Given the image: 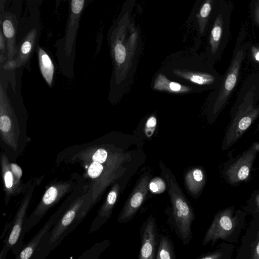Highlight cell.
I'll return each mask as SVG.
<instances>
[{
	"mask_svg": "<svg viewBox=\"0 0 259 259\" xmlns=\"http://www.w3.org/2000/svg\"><path fill=\"white\" fill-rule=\"evenodd\" d=\"M120 186L114 183L109 192L105 202L98 211L97 217L93 222L90 231L99 229L110 217L113 207L119 194Z\"/></svg>",
	"mask_w": 259,
	"mask_h": 259,
	"instance_id": "d6986e66",
	"label": "cell"
},
{
	"mask_svg": "<svg viewBox=\"0 0 259 259\" xmlns=\"http://www.w3.org/2000/svg\"><path fill=\"white\" fill-rule=\"evenodd\" d=\"M37 52L41 74L48 85L51 87L55 71L53 61L48 54L39 46L37 47Z\"/></svg>",
	"mask_w": 259,
	"mask_h": 259,
	"instance_id": "603a6c76",
	"label": "cell"
},
{
	"mask_svg": "<svg viewBox=\"0 0 259 259\" xmlns=\"http://www.w3.org/2000/svg\"><path fill=\"white\" fill-rule=\"evenodd\" d=\"M1 25L7 44L8 61H10L14 59L17 53L16 44L17 29L16 16L9 12H1Z\"/></svg>",
	"mask_w": 259,
	"mask_h": 259,
	"instance_id": "ac0fdd59",
	"label": "cell"
},
{
	"mask_svg": "<svg viewBox=\"0 0 259 259\" xmlns=\"http://www.w3.org/2000/svg\"><path fill=\"white\" fill-rule=\"evenodd\" d=\"M10 163L7 155L5 153H2L1 157V171L4 182L6 204L8 203L12 196L18 195Z\"/></svg>",
	"mask_w": 259,
	"mask_h": 259,
	"instance_id": "44dd1931",
	"label": "cell"
},
{
	"mask_svg": "<svg viewBox=\"0 0 259 259\" xmlns=\"http://www.w3.org/2000/svg\"><path fill=\"white\" fill-rule=\"evenodd\" d=\"M92 195L93 189L90 187L88 191L83 192L73 201L53 228L42 238L34 254L45 256L60 243L65 237V232L77 216H83L89 210L92 204Z\"/></svg>",
	"mask_w": 259,
	"mask_h": 259,
	"instance_id": "7a4b0ae2",
	"label": "cell"
},
{
	"mask_svg": "<svg viewBox=\"0 0 259 259\" xmlns=\"http://www.w3.org/2000/svg\"><path fill=\"white\" fill-rule=\"evenodd\" d=\"M150 180L148 175L143 176L139 180L119 213V223H126L135 216L148 194Z\"/></svg>",
	"mask_w": 259,
	"mask_h": 259,
	"instance_id": "8fae6325",
	"label": "cell"
},
{
	"mask_svg": "<svg viewBox=\"0 0 259 259\" xmlns=\"http://www.w3.org/2000/svg\"><path fill=\"white\" fill-rule=\"evenodd\" d=\"M68 203V201L64 203L57 211L51 216L35 236L23 247L18 254L17 258L28 259L34 254L42 238L51 230L71 204L67 206Z\"/></svg>",
	"mask_w": 259,
	"mask_h": 259,
	"instance_id": "e0dca14e",
	"label": "cell"
},
{
	"mask_svg": "<svg viewBox=\"0 0 259 259\" xmlns=\"http://www.w3.org/2000/svg\"><path fill=\"white\" fill-rule=\"evenodd\" d=\"M252 53L256 60L259 61V49L253 48Z\"/></svg>",
	"mask_w": 259,
	"mask_h": 259,
	"instance_id": "4dcf8cb0",
	"label": "cell"
},
{
	"mask_svg": "<svg viewBox=\"0 0 259 259\" xmlns=\"http://www.w3.org/2000/svg\"><path fill=\"white\" fill-rule=\"evenodd\" d=\"M254 17L255 22L259 25V1L256 3L254 10Z\"/></svg>",
	"mask_w": 259,
	"mask_h": 259,
	"instance_id": "f546056e",
	"label": "cell"
},
{
	"mask_svg": "<svg viewBox=\"0 0 259 259\" xmlns=\"http://www.w3.org/2000/svg\"><path fill=\"white\" fill-rule=\"evenodd\" d=\"M166 181L163 178L155 177L150 180L149 190L153 194H160L166 190Z\"/></svg>",
	"mask_w": 259,
	"mask_h": 259,
	"instance_id": "4316f807",
	"label": "cell"
},
{
	"mask_svg": "<svg viewBox=\"0 0 259 259\" xmlns=\"http://www.w3.org/2000/svg\"><path fill=\"white\" fill-rule=\"evenodd\" d=\"M38 36V29H31L17 46V53L14 59L4 63L3 69L12 71L28 65L36 47Z\"/></svg>",
	"mask_w": 259,
	"mask_h": 259,
	"instance_id": "30bf717a",
	"label": "cell"
},
{
	"mask_svg": "<svg viewBox=\"0 0 259 259\" xmlns=\"http://www.w3.org/2000/svg\"><path fill=\"white\" fill-rule=\"evenodd\" d=\"M94 0H87V5H89L91 2H93Z\"/></svg>",
	"mask_w": 259,
	"mask_h": 259,
	"instance_id": "d6a6232c",
	"label": "cell"
},
{
	"mask_svg": "<svg viewBox=\"0 0 259 259\" xmlns=\"http://www.w3.org/2000/svg\"><path fill=\"white\" fill-rule=\"evenodd\" d=\"M40 179H34L29 181V185L24 193V196L12 222V229L7 240L1 252V258H5L10 249H12L14 253L17 254L21 249L23 243L22 234L27 219L26 212L34 189L40 183Z\"/></svg>",
	"mask_w": 259,
	"mask_h": 259,
	"instance_id": "5b68a950",
	"label": "cell"
},
{
	"mask_svg": "<svg viewBox=\"0 0 259 259\" xmlns=\"http://www.w3.org/2000/svg\"><path fill=\"white\" fill-rule=\"evenodd\" d=\"M157 236L155 219L152 215H150L145 222L142 230V242L139 258H155Z\"/></svg>",
	"mask_w": 259,
	"mask_h": 259,
	"instance_id": "2e32d148",
	"label": "cell"
},
{
	"mask_svg": "<svg viewBox=\"0 0 259 259\" xmlns=\"http://www.w3.org/2000/svg\"><path fill=\"white\" fill-rule=\"evenodd\" d=\"M253 258H259V242H258V244H257V245L256 246Z\"/></svg>",
	"mask_w": 259,
	"mask_h": 259,
	"instance_id": "1f68e13d",
	"label": "cell"
},
{
	"mask_svg": "<svg viewBox=\"0 0 259 259\" xmlns=\"http://www.w3.org/2000/svg\"><path fill=\"white\" fill-rule=\"evenodd\" d=\"M259 151V143H254L228 170L226 175L232 183L245 180L248 176L255 155Z\"/></svg>",
	"mask_w": 259,
	"mask_h": 259,
	"instance_id": "9a60e30c",
	"label": "cell"
},
{
	"mask_svg": "<svg viewBox=\"0 0 259 259\" xmlns=\"http://www.w3.org/2000/svg\"><path fill=\"white\" fill-rule=\"evenodd\" d=\"M87 0H70L68 19L63 37L59 41L61 52L70 58L75 53V45L82 14Z\"/></svg>",
	"mask_w": 259,
	"mask_h": 259,
	"instance_id": "ba28073f",
	"label": "cell"
},
{
	"mask_svg": "<svg viewBox=\"0 0 259 259\" xmlns=\"http://www.w3.org/2000/svg\"><path fill=\"white\" fill-rule=\"evenodd\" d=\"M214 0H204L196 12V17L200 34L205 32Z\"/></svg>",
	"mask_w": 259,
	"mask_h": 259,
	"instance_id": "d4e9b609",
	"label": "cell"
},
{
	"mask_svg": "<svg viewBox=\"0 0 259 259\" xmlns=\"http://www.w3.org/2000/svg\"><path fill=\"white\" fill-rule=\"evenodd\" d=\"M128 23V14L124 13L119 16L108 32V41L116 73L124 64L127 58L125 40Z\"/></svg>",
	"mask_w": 259,
	"mask_h": 259,
	"instance_id": "9c48e42d",
	"label": "cell"
},
{
	"mask_svg": "<svg viewBox=\"0 0 259 259\" xmlns=\"http://www.w3.org/2000/svg\"><path fill=\"white\" fill-rule=\"evenodd\" d=\"M198 66L189 60H176L168 64L164 71L170 77L191 85L192 87H210L215 81L214 75Z\"/></svg>",
	"mask_w": 259,
	"mask_h": 259,
	"instance_id": "8992f818",
	"label": "cell"
},
{
	"mask_svg": "<svg viewBox=\"0 0 259 259\" xmlns=\"http://www.w3.org/2000/svg\"><path fill=\"white\" fill-rule=\"evenodd\" d=\"M230 210L220 212L216 215L207 230L203 241V245L210 241L215 242L219 239H225L233 230V221Z\"/></svg>",
	"mask_w": 259,
	"mask_h": 259,
	"instance_id": "4fadbf2b",
	"label": "cell"
},
{
	"mask_svg": "<svg viewBox=\"0 0 259 259\" xmlns=\"http://www.w3.org/2000/svg\"><path fill=\"white\" fill-rule=\"evenodd\" d=\"M21 135V127L16 113L4 88L0 84V136L8 147L16 150Z\"/></svg>",
	"mask_w": 259,
	"mask_h": 259,
	"instance_id": "277c9868",
	"label": "cell"
},
{
	"mask_svg": "<svg viewBox=\"0 0 259 259\" xmlns=\"http://www.w3.org/2000/svg\"><path fill=\"white\" fill-rule=\"evenodd\" d=\"M75 181L70 180L53 183L46 189L39 203L26 219L22 238L25 234L37 225L48 210L76 187Z\"/></svg>",
	"mask_w": 259,
	"mask_h": 259,
	"instance_id": "3957f363",
	"label": "cell"
},
{
	"mask_svg": "<svg viewBox=\"0 0 259 259\" xmlns=\"http://www.w3.org/2000/svg\"><path fill=\"white\" fill-rule=\"evenodd\" d=\"M112 149L109 144L93 142L75 154L74 157L84 163L98 162L105 163L121 153Z\"/></svg>",
	"mask_w": 259,
	"mask_h": 259,
	"instance_id": "5bb4252c",
	"label": "cell"
},
{
	"mask_svg": "<svg viewBox=\"0 0 259 259\" xmlns=\"http://www.w3.org/2000/svg\"><path fill=\"white\" fill-rule=\"evenodd\" d=\"M223 19L222 14H220L214 21L210 34L209 44L210 51L212 54H215L219 47L223 34Z\"/></svg>",
	"mask_w": 259,
	"mask_h": 259,
	"instance_id": "cb8c5ba5",
	"label": "cell"
},
{
	"mask_svg": "<svg viewBox=\"0 0 259 259\" xmlns=\"http://www.w3.org/2000/svg\"><path fill=\"white\" fill-rule=\"evenodd\" d=\"M253 96L252 92L248 93L232 119L225 137L226 148L234 143L259 115V107L253 106Z\"/></svg>",
	"mask_w": 259,
	"mask_h": 259,
	"instance_id": "52a82bcc",
	"label": "cell"
},
{
	"mask_svg": "<svg viewBox=\"0 0 259 259\" xmlns=\"http://www.w3.org/2000/svg\"><path fill=\"white\" fill-rule=\"evenodd\" d=\"M258 205H259V201H258Z\"/></svg>",
	"mask_w": 259,
	"mask_h": 259,
	"instance_id": "836d02e7",
	"label": "cell"
},
{
	"mask_svg": "<svg viewBox=\"0 0 259 259\" xmlns=\"http://www.w3.org/2000/svg\"><path fill=\"white\" fill-rule=\"evenodd\" d=\"M186 187L193 197L198 196L205 181L203 170L199 167H193L186 173L184 177Z\"/></svg>",
	"mask_w": 259,
	"mask_h": 259,
	"instance_id": "ffe728a7",
	"label": "cell"
},
{
	"mask_svg": "<svg viewBox=\"0 0 259 259\" xmlns=\"http://www.w3.org/2000/svg\"><path fill=\"white\" fill-rule=\"evenodd\" d=\"M8 61V51L6 39L2 29H0V64L3 65Z\"/></svg>",
	"mask_w": 259,
	"mask_h": 259,
	"instance_id": "f1b7e54d",
	"label": "cell"
},
{
	"mask_svg": "<svg viewBox=\"0 0 259 259\" xmlns=\"http://www.w3.org/2000/svg\"><path fill=\"white\" fill-rule=\"evenodd\" d=\"M159 166L161 175L167 184L177 234L183 244L187 245L193 239L192 225L195 219L193 208L171 171L162 162Z\"/></svg>",
	"mask_w": 259,
	"mask_h": 259,
	"instance_id": "6da1fadb",
	"label": "cell"
},
{
	"mask_svg": "<svg viewBox=\"0 0 259 259\" xmlns=\"http://www.w3.org/2000/svg\"><path fill=\"white\" fill-rule=\"evenodd\" d=\"M175 258L173 247L166 237L163 236L160 241L156 258L171 259Z\"/></svg>",
	"mask_w": 259,
	"mask_h": 259,
	"instance_id": "484cf974",
	"label": "cell"
},
{
	"mask_svg": "<svg viewBox=\"0 0 259 259\" xmlns=\"http://www.w3.org/2000/svg\"><path fill=\"white\" fill-rule=\"evenodd\" d=\"M153 88L157 91L175 94L186 93L193 90L190 87L168 79L162 73H159L156 76L154 80Z\"/></svg>",
	"mask_w": 259,
	"mask_h": 259,
	"instance_id": "7402d4cb",
	"label": "cell"
},
{
	"mask_svg": "<svg viewBox=\"0 0 259 259\" xmlns=\"http://www.w3.org/2000/svg\"><path fill=\"white\" fill-rule=\"evenodd\" d=\"M157 125V119L154 115L149 116L145 122L144 133L147 137H151L154 133Z\"/></svg>",
	"mask_w": 259,
	"mask_h": 259,
	"instance_id": "83f0119b",
	"label": "cell"
},
{
	"mask_svg": "<svg viewBox=\"0 0 259 259\" xmlns=\"http://www.w3.org/2000/svg\"><path fill=\"white\" fill-rule=\"evenodd\" d=\"M243 56V51L240 50L236 54L232 60L214 102L213 110L214 113L220 111L234 89L238 80Z\"/></svg>",
	"mask_w": 259,
	"mask_h": 259,
	"instance_id": "7c38bea8",
	"label": "cell"
}]
</instances>
